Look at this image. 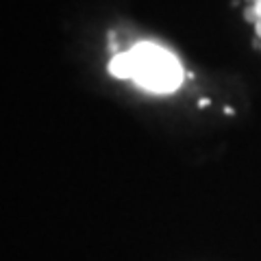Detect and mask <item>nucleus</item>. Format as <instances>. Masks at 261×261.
<instances>
[{
    "label": "nucleus",
    "mask_w": 261,
    "mask_h": 261,
    "mask_svg": "<svg viewBox=\"0 0 261 261\" xmlns=\"http://www.w3.org/2000/svg\"><path fill=\"white\" fill-rule=\"evenodd\" d=\"M135 57V81L152 92H174L181 85L183 70L170 53L154 44H137Z\"/></svg>",
    "instance_id": "obj_1"
},
{
    "label": "nucleus",
    "mask_w": 261,
    "mask_h": 261,
    "mask_svg": "<svg viewBox=\"0 0 261 261\" xmlns=\"http://www.w3.org/2000/svg\"><path fill=\"white\" fill-rule=\"evenodd\" d=\"M109 72L118 79H135V57H133V53L113 55V59L109 63Z\"/></svg>",
    "instance_id": "obj_2"
},
{
    "label": "nucleus",
    "mask_w": 261,
    "mask_h": 261,
    "mask_svg": "<svg viewBox=\"0 0 261 261\" xmlns=\"http://www.w3.org/2000/svg\"><path fill=\"white\" fill-rule=\"evenodd\" d=\"M244 20H246V22H252V24H257V22H259V15H257V11H255V7H248V9L244 11Z\"/></svg>",
    "instance_id": "obj_3"
},
{
    "label": "nucleus",
    "mask_w": 261,
    "mask_h": 261,
    "mask_svg": "<svg viewBox=\"0 0 261 261\" xmlns=\"http://www.w3.org/2000/svg\"><path fill=\"white\" fill-rule=\"evenodd\" d=\"M252 7H255V11H257V15H259V20H261V0H257V3H255V5H252Z\"/></svg>",
    "instance_id": "obj_4"
},
{
    "label": "nucleus",
    "mask_w": 261,
    "mask_h": 261,
    "mask_svg": "<svg viewBox=\"0 0 261 261\" xmlns=\"http://www.w3.org/2000/svg\"><path fill=\"white\" fill-rule=\"evenodd\" d=\"M255 33H257V37L261 39V20H259V22L255 24Z\"/></svg>",
    "instance_id": "obj_5"
}]
</instances>
